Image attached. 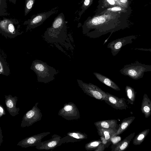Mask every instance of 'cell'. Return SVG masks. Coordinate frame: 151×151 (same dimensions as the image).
I'll use <instances>...</instances> for the list:
<instances>
[{
    "label": "cell",
    "instance_id": "obj_24",
    "mask_svg": "<svg viewBox=\"0 0 151 151\" xmlns=\"http://www.w3.org/2000/svg\"><path fill=\"white\" fill-rule=\"evenodd\" d=\"M7 5L6 0H0V16H7L9 15L6 11Z\"/></svg>",
    "mask_w": 151,
    "mask_h": 151
},
{
    "label": "cell",
    "instance_id": "obj_26",
    "mask_svg": "<svg viewBox=\"0 0 151 151\" xmlns=\"http://www.w3.org/2000/svg\"><path fill=\"white\" fill-rule=\"evenodd\" d=\"M121 139V138L120 136H117L113 137L110 140V141L114 145H115L120 141Z\"/></svg>",
    "mask_w": 151,
    "mask_h": 151
},
{
    "label": "cell",
    "instance_id": "obj_14",
    "mask_svg": "<svg viewBox=\"0 0 151 151\" xmlns=\"http://www.w3.org/2000/svg\"><path fill=\"white\" fill-rule=\"evenodd\" d=\"M135 134L134 132L131 133L122 141L113 146L111 151H123L129 147L130 143Z\"/></svg>",
    "mask_w": 151,
    "mask_h": 151
},
{
    "label": "cell",
    "instance_id": "obj_21",
    "mask_svg": "<svg viewBox=\"0 0 151 151\" xmlns=\"http://www.w3.org/2000/svg\"><path fill=\"white\" fill-rule=\"evenodd\" d=\"M10 69L7 63L1 56L0 58V74L7 76L10 74Z\"/></svg>",
    "mask_w": 151,
    "mask_h": 151
},
{
    "label": "cell",
    "instance_id": "obj_2",
    "mask_svg": "<svg viewBox=\"0 0 151 151\" xmlns=\"http://www.w3.org/2000/svg\"><path fill=\"white\" fill-rule=\"evenodd\" d=\"M63 19L61 14L59 15L54 20L51 26L47 29L44 37L51 42H59L63 39L62 33Z\"/></svg>",
    "mask_w": 151,
    "mask_h": 151
},
{
    "label": "cell",
    "instance_id": "obj_16",
    "mask_svg": "<svg viewBox=\"0 0 151 151\" xmlns=\"http://www.w3.org/2000/svg\"><path fill=\"white\" fill-rule=\"evenodd\" d=\"M141 110L145 118H148L151 115V101L146 94L143 96Z\"/></svg>",
    "mask_w": 151,
    "mask_h": 151
},
{
    "label": "cell",
    "instance_id": "obj_22",
    "mask_svg": "<svg viewBox=\"0 0 151 151\" xmlns=\"http://www.w3.org/2000/svg\"><path fill=\"white\" fill-rule=\"evenodd\" d=\"M102 142L101 141L93 140L86 144L85 147L87 150H94Z\"/></svg>",
    "mask_w": 151,
    "mask_h": 151
},
{
    "label": "cell",
    "instance_id": "obj_28",
    "mask_svg": "<svg viewBox=\"0 0 151 151\" xmlns=\"http://www.w3.org/2000/svg\"><path fill=\"white\" fill-rule=\"evenodd\" d=\"M6 114V112L5 109L3 106L1 105H0V118Z\"/></svg>",
    "mask_w": 151,
    "mask_h": 151
},
{
    "label": "cell",
    "instance_id": "obj_11",
    "mask_svg": "<svg viewBox=\"0 0 151 151\" xmlns=\"http://www.w3.org/2000/svg\"><path fill=\"white\" fill-rule=\"evenodd\" d=\"M5 104L6 108L9 114L12 116H14L18 114L20 111L19 107H17L18 97L17 96L13 97L9 94L5 95Z\"/></svg>",
    "mask_w": 151,
    "mask_h": 151
},
{
    "label": "cell",
    "instance_id": "obj_18",
    "mask_svg": "<svg viewBox=\"0 0 151 151\" xmlns=\"http://www.w3.org/2000/svg\"><path fill=\"white\" fill-rule=\"evenodd\" d=\"M97 132L99 136L104 138L108 142L110 141L111 138L114 136L116 132L111 129H107L102 128H96Z\"/></svg>",
    "mask_w": 151,
    "mask_h": 151
},
{
    "label": "cell",
    "instance_id": "obj_25",
    "mask_svg": "<svg viewBox=\"0 0 151 151\" xmlns=\"http://www.w3.org/2000/svg\"><path fill=\"white\" fill-rule=\"evenodd\" d=\"M105 19L102 16H99L94 18L92 20V24L94 27L103 24L105 21Z\"/></svg>",
    "mask_w": 151,
    "mask_h": 151
},
{
    "label": "cell",
    "instance_id": "obj_1",
    "mask_svg": "<svg viewBox=\"0 0 151 151\" xmlns=\"http://www.w3.org/2000/svg\"><path fill=\"white\" fill-rule=\"evenodd\" d=\"M30 68L37 75L38 81L45 83L53 81L57 73L56 71L54 68L39 60H34Z\"/></svg>",
    "mask_w": 151,
    "mask_h": 151
},
{
    "label": "cell",
    "instance_id": "obj_10",
    "mask_svg": "<svg viewBox=\"0 0 151 151\" xmlns=\"http://www.w3.org/2000/svg\"><path fill=\"white\" fill-rule=\"evenodd\" d=\"M107 95V100L104 101L114 109H126L128 106L126 99L124 98H119L108 92H106Z\"/></svg>",
    "mask_w": 151,
    "mask_h": 151
},
{
    "label": "cell",
    "instance_id": "obj_32",
    "mask_svg": "<svg viewBox=\"0 0 151 151\" xmlns=\"http://www.w3.org/2000/svg\"><path fill=\"white\" fill-rule=\"evenodd\" d=\"M107 1L111 5H114L115 4V1L114 0H107Z\"/></svg>",
    "mask_w": 151,
    "mask_h": 151
},
{
    "label": "cell",
    "instance_id": "obj_13",
    "mask_svg": "<svg viewBox=\"0 0 151 151\" xmlns=\"http://www.w3.org/2000/svg\"><path fill=\"white\" fill-rule=\"evenodd\" d=\"M94 124L96 128L111 129L116 132L120 125L118 124L117 121L116 119L100 121L96 122Z\"/></svg>",
    "mask_w": 151,
    "mask_h": 151
},
{
    "label": "cell",
    "instance_id": "obj_5",
    "mask_svg": "<svg viewBox=\"0 0 151 151\" xmlns=\"http://www.w3.org/2000/svg\"><path fill=\"white\" fill-rule=\"evenodd\" d=\"M57 11V7L51 10L32 15L30 18L25 21L23 24L26 26V31L34 29L42 24L49 17Z\"/></svg>",
    "mask_w": 151,
    "mask_h": 151
},
{
    "label": "cell",
    "instance_id": "obj_17",
    "mask_svg": "<svg viewBox=\"0 0 151 151\" xmlns=\"http://www.w3.org/2000/svg\"><path fill=\"white\" fill-rule=\"evenodd\" d=\"M135 118V117L132 116L124 119L114 136L119 135L127 130Z\"/></svg>",
    "mask_w": 151,
    "mask_h": 151
},
{
    "label": "cell",
    "instance_id": "obj_6",
    "mask_svg": "<svg viewBox=\"0 0 151 151\" xmlns=\"http://www.w3.org/2000/svg\"><path fill=\"white\" fill-rule=\"evenodd\" d=\"M39 102L36 103L32 108L24 115L21 124V127L32 126L34 123L40 121L42 116L41 110L38 107Z\"/></svg>",
    "mask_w": 151,
    "mask_h": 151
},
{
    "label": "cell",
    "instance_id": "obj_35",
    "mask_svg": "<svg viewBox=\"0 0 151 151\" xmlns=\"http://www.w3.org/2000/svg\"><path fill=\"white\" fill-rule=\"evenodd\" d=\"M9 1L14 4H15L16 2V0H9Z\"/></svg>",
    "mask_w": 151,
    "mask_h": 151
},
{
    "label": "cell",
    "instance_id": "obj_7",
    "mask_svg": "<svg viewBox=\"0 0 151 151\" xmlns=\"http://www.w3.org/2000/svg\"><path fill=\"white\" fill-rule=\"evenodd\" d=\"M58 115L68 120H77L80 118L78 108L75 104L71 102L65 104L59 110Z\"/></svg>",
    "mask_w": 151,
    "mask_h": 151
},
{
    "label": "cell",
    "instance_id": "obj_3",
    "mask_svg": "<svg viewBox=\"0 0 151 151\" xmlns=\"http://www.w3.org/2000/svg\"><path fill=\"white\" fill-rule=\"evenodd\" d=\"M19 22L15 19L3 17L0 21V32L6 37L14 38L22 34Z\"/></svg>",
    "mask_w": 151,
    "mask_h": 151
},
{
    "label": "cell",
    "instance_id": "obj_29",
    "mask_svg": "<svg viewBox=\"0 0 151 151\" xmlns=\"http://www.w3.org/2000/svg\"><path fill=\"white\" fill-rule=\"evenodd\" d=\"M128 73L131 76H135L137 75V72L136 71L133 69H130L128 70Z\"/></svg>",
    "mask_w": 151,
    "mask_h": 151
},
{
    "label": "cell",
    "instance_id": "obj_4",
    "mask_svg": "<svg viewBox=\"0 0 151 151\" xmlns=\"http://www.w3.org/2000/svg\"><path fill=\"white\" fill-rule=\"evenodd\" d=\"M77 81L79 87L86 94L99 100L104 101L107 100L106 92L96 85L85 83L80 79H78Z\"/></svg>",
    "mask_w": 151,
    "mask_h": 151
},
{
    "label": "cell",
    "instance_id": "obj_36",
    "mask_svg": "<svg viewBox=\"0 0 151 151\" xmlns=\"http://www.w3.org/2000/svg\"><path fill=\"white\" fill-rule=\"evenodd\" d=\"M150 142H151V141Z\"/></svg>",
    "mask_w": 151,
    "mask_h": 151
},
{
    "label": "cell",
    "instance_id": "obj_15",
    "mask_svg": "<svg viewBox=\"0 0 151 151\" xmlns=\"http://www.w3.org/2000/svg\"><path fill=\"white\" fill-rule=\"evenodd\" d=\"M93 74L100 82L103 84L116 91L120 90L116 83L108 77L97 72H93Z\"/></svg>",
    "mask_w": 151,
    "mask_h": 151
},
{
    "label": "cell",
    "instance_id": "obj_23",
    "mask_svg": "<svg viewBox=\"0 0 151 151\" xmlns=\"http://www.w3.org/2000/svg\"><path fill=\"white\" fill-rule=\"evenodd\" d=\"M35 0H25L24 6V16H26L32 10Z\"/></svg>",
    "mask_w": 151,
    "mask_h": 151
},
{
    "label": "cell",
    "instance_id": "obj_33",
    "mask_svg": "<svg viewBox=\"0 0 151 151\" xmlns=\"http://www.w3.org/2000/svg\"><path fill=\"white\" fill-rule=\"evenodd\" d=\"M90 3V0H85L84 2V4L86 6H88Z\"/></svg>",
    "mask_w": 151,
    "mask_h": 151
},
{
    "label": "cell",
    "instance_id": "obj_20",
    "mask_svg": "<svg viewBox=\"0 0 151 151\" xmlns=\"http://www.w3.org/2000/svg\"><path fill=\"white\" fill-rule=\"evenodd\" d=\"M125 91L128 104L133 105L135 99L136 93L135 91L128 86L126 87Z\"/></svg>",
    "mask_w": 151,
    "mask_h": 151
},
{
    "label": "cell",
    "instance_id": "obj_8",
    "mask_svg": "<svg viewBox=\"0 0 151 151\" xmlns=\"http://www.w3.org/2000/svg\"><path fill=\"white\" fill-rule=\"evenodd\" d=\"M50 133V132H43L27 137L19 142L17 146L22 148L36 146L42 141V139Z\"/></svg>",
    "mask_w": 151,
    "mask_h": 151
},
{
    "label": "cell",
    "instance_id": "obj_27",
    "mask_svg": "<svg viewBox=\"0 0 151 151\" xmlns=\"http://www.w3.org/2000/svg\"><path fill=\"white\" fill-rule=\"evenodd\" d=\"M105 145L103 143L101 144L97 148L94 150L95 151H104L105 150Z\"/></svg>",
    "mask_w": 151,
    "mask_h": 151
},
{
    "label": "cell",
    "instance_id": "obj_31",
    "mask_svg": "<svg viewBox=\"0 0 151 151\" xmlns=\"http://www.w3.org/2000/svg\"><path fill=\"white\" fill-rule=\"evenodd\" d=\"M111 10L113 11H121L122 10L121 8L119 7H115L112 8Z\"/></svg>",
    "mask_w": 151,
    "mask_h": 151
},
{
    "label": "cell",
    "instance_id": "obj_34",
    "mask_svg": "<svg viewBox=\"0 0 151 151\" xmlns=\"http://www.w3.org/2000/svg\"><path fill=\"white\" fill-rule=\"evenodd\" d=\"M120 1L123 4H127L128 2V0H120Z\"/></svg>",
    "mask_w": 151,
    "mask_h": 151
},
{
    "label": "cell",
    "instance_id": "obj_12",
    "mask_svg": "<svg viewBox=\"0 0 151 151\" xmlns=\"http://www.w3.org/2000/svg\"><path fill=\"white\" fill-rule=\"evenodd\" d=\"M87 135L78 131L68 132L67 135L62 138L63 143L70 142H77L84 139L87 138Z\"/></svg>",
    "mask_w": 151,
    "mask_h": 151
},
{
    "label": "cell",
    "instance_id": "obj_9",
    "mask_svg": "<svg viewBox=\"0 0 151 151\" xmlns=\"http://www.w3.org/2000/svg\"><path fill=\"white\" fill-rule=\"evenodd\" d=\"M63 143L61 137L56 134L52 136L51 139L44 141L41 142L35 148L38 150H52Z\"/></svg>",
    "mask_w": 151,
    "mask_h": 151
},
{
    "label": "cell",
    "instance_id": "obj_30",
    "mask_svg": "<svg viewBox=\"0 0 151 151\" xmlns=\"http://www.w3.org/2000/svg\"><path fill=\"white\" fill-rule=\"evenodd\" d=\"M3 136L2 135V130L1 129V127H0V146L3 142Z\"/></svg>",
    "mask_w": 151,
    "mask_h": 151
},
{
    "label": "cell",
    "instance_id": "obj_19",
    "mask_svg": "<svg viewBox=\"0 0 151 151\" xmlns=\"http://www.w3.org/2000/svg\"><path fill=\"white\" fill-rule=\"evenodd\" d=\"M150 130V129H145L137 134L133 139V144L137 145L141 144L149 133Z\"/></svg>",
    "mask_w": 151,
    "mask_h": 151
}]
</instances>
